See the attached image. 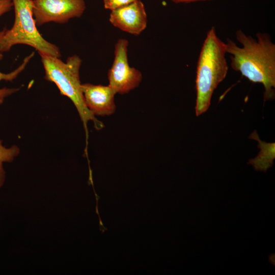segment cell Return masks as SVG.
Here are the masks:
<instances>
[{"instance_id":"5","label":"cell","mask_w":275,"mask_h":275,"mask_svg":"<svg viewBox=\"0 0 275 275\" xmlns=\"http://www.w3.org/2000/svg\"><path fill=\"white\" fill-rule=\"evenodd\" d=\"M129 42L119 39L115 45L114 60L108 72V86L116 94H124L137 88L142 80V74L130 67L128 60Z\"/></svg>"},{"instance_id":"2","label":"cell","mask_w":275,"mask_h":275,"mask_svg":"<svg viewBox=\"0 0 275 275\" xmlns=\"http://www.w3.org/2000/svg\"><path fill=\"white\" fill-rule=\"evenodd\" d=\"M226 44L212 26L207 32L199 56L196 78L197 116L209 108L214 90L226 77L228 65Z\"/></svg>"},{"instance_id":"10","label":"cell","mask_w":275,"mask_h":275,"mask_svg":"<svg viewBox=\"0 0 275 275\" xmlns=\"http://www.w3.org/2000/svg\"><path fill=\"white\" fill-rule=\"evenodd\" d=\"M5 30V28L0 31V39L3 36ZM35 52H33L30 54L26 57L23 60L22 63L14 70L11 72L5 73L0 71V81L5 80L12 81L15 79L18 75L22 72L25 68L30 60L33 58ZM3 58L2 53H0V61ZM19 90L18 88H3L0 89V104H2L5 99L8 96L17 92Z\"/></svg>"},{"instance_id":"7","label":"cell","mask_w":275,"mask_h":275,"mask_svg":"<svg viewBox=\"0 0 275 275\" xmlns=\"http://www.w3.org/2000/svg\"><path fill=\"white\" fill-rule=\"evenodd\" d=\"M109 21L116 28L133 35H139L147 27V15L140 0L111 11Z\"/></svg>"},{"instance_id":"13","label":"cell","mask_w":275,"mask_h":275,"mask_svg":"<svg viewBox=\"0 0 275 275\" xmlns=\"http://www.w3.org/2000/svg\"><path fill=\"white\" fill-rule=\"evenodd\" d=\"M13 7L12 0H0V17L11 11Z\"/></svg>"},{"instance_id":"1","label":"cell","mask_w":275,"mask_h":275,"mask_svg":"<svg viewBox=\"0 0 275 275\" xmlns=\"http://www.w3.org/2000/svg\"><path fill=\"white\" fill-rule=\"evenodd\" d=\"M238 46L229 38L226 39V52L230 55L231 68L250 81L262 84L264 88V101L271 100L275 96V44L270 35L258 32L256 39L236 32Z\"/></svg>"},{"instance_id":"3","label":"cell","mask_w":275,"mask_h":275,"mask_svg":"<svg viewBox=\"0 0 275 275\" xmlns=\"http://www.w3.org/2000/svg\"><path fill=\"white\" fill-rule=\"evenodd\" d=\"M45 70L44 78L53 82L61 95L69 98L76 107L83 123L86 135V148L88 139V123L93 122L96 130H101L104 124L92 114L87 107L81 89L79 70L82 63L80 57L74 54L68 57L66 62L60 58L40 55Z\"/></svg>"},{"instance_id":"11","label":"cell","mask_w":275,"mask_h":275,"mask_svg":"<svg viewBox=\"0 0 275 275\" xmlns=\"http://www.w3.org/2000/svg\"><path fill=\"white\" fill-rule=\"evenodd\" d=\"M18 147L13 145L7 148L3 145L0 139V188L3 186L6 179V172L3 168L4 162H11L19 154Z\"/></svg>"},{"instance_id":"6","label":"cell","mask_w":275,"mask_h":275,"mask_svg":"<svg viewBox=\"0 0 275 275\" xmlns=\"http://www.w3.org/2000/svg\"><path fill=\"white\" fill-rule=\"evenodd\" d=\"M33 16L37 26L53 22L65 23L81 16L85 0H33Z\"/></svg>"},{"instance_id":"14","label":"cell","mask_w":275,"mask_h":275,"mask_svg":"<svg viewBox=\"0 0 275 275\" xmlns=\"http://www.w3.org/2000/svg\"><path fill=\"white\" fill-rule=\"evenodd\" d=\"M175 3H191L198 2L211 1L214 0H171Z\"/></svg>"},{"instance_id":"12","label":"cell","mask_w":275,"mask_h":275,"mask_svg":"<svg viewBox=\"0 0 275 275\" xmlns=\"http://www.w3.org/2000/svg\"><path fill=\"white\" fill-rule=\"evenodd\" d=\"M136 0H103L104 7L111 11L131 4Z\"/></svg>"},{"instance_id":"4","label":"cell","mask_w":275,"mask_h":275,"mask_svg":"<svg viewBox=\"0 0 275 275\" xmlns=\"http://www.w3.org/2000/svg\"><path fill=\"white\" fill-rule=\"evenodd\" d=\"M15 19L13 26L5 32L0 39V53L8 51L17 44L34 48L40 55L60 58L59 48L45 40L37 29L33 16V0H12Z\"/></svg>"},{"instance_id":"9","label":"cell","mask_w":275,"mask_h":275,"mask_svg":"<svg viewBox=\"0 0 275 275\" xmlns=\"http://www.w3.org/2000/svg\"><path fill=\"white\" fill-rule=\"evenodd\" d=\"M250 138L258 141V147L260 150L258 155L255 158L251 159L248 163L256 171L266 172L273 165L275 158V144L261 141L256 131L251 134Z\"/></svg>"},{"instance_id":"8","label":"cell","mask_w":275,"mask_h":275,"mask_svg":"<svg viewBox=\"0 0 275 275\" xmlns=\"http://www.w3.org/2000/svg\"><path fill=\"white\" fill-rule=\"evenodd\" d=\"M81 89L85 104L95 116L113 114L116 108L115 92L108 86L81 84Z\"/></svg>"}]
</instances>
